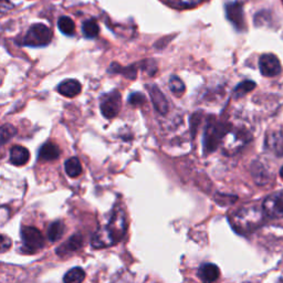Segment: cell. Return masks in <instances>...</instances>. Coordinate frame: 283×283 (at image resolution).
I'll list each match as a JSON object with an SVG mask.
<instances>
[{"instance_id":"obj_18","label":"cell","mask_w":283,"mask_h":283,"mask_svg":"<svg viewBox=\"0 0 283 283\" xmlns=\"http://www.w3.org/2000/svg\"><path fill=\"white\" fill-rule=\"evenodd\" d=\"M65 169L67 175L71 178L78 177V176H80L81 173H82V166H81V163L77 157L69 159L65 164Z\"/></svg>"},{"instance_id":"obj_14","label":"cell","mask_w":283,"mask_h":283,"mask_svg":"<svg viewBox=\"0 0 283 283\" xmlns=\"http://www.w3.org/2000/svg\"><path fill=\"white\" fill-rule=\"evenodd\" d=\"M198 276L203 283H213L219 279L220 270L213 263H205V265L200 266Z\"/></svg>"},{"instance_id":"obj_21","label":"cell","mask_w":283,"mask_h":283,"mask_svg":"<svg viewBox=\"0 0 283 283\" xmlns=\"http://www.w3.org/2000/svg\"><path fill=\"white\" fill-rule=\"evenodd\" d=\"M65 234V224L58 220V222H54L48 229V238L50 241H58L61 237Z\"/></svg>"},{"instance_id":"obj_17","label":"cell","mask_w":283,"mask_h":283,"mask_svg":"<svg viewBox=\"0 0 283 283\" xmlns=\"http://www.w3.org/2000/svg\"><path fill=\"white\" fill-rule=\"evenodd\" d=\"M60 156V148L54 143L48 142L43 144L39 150V159L42 161H54Z\"/></svg>"},{"instance_id":"obj_2","label":"cell","mask_w":283,"mask_h":283,"mask_svg":"<svg viewBox=\"0 0 283 283\" xmlns=\"http://www.w3.org/2000/svg\"><path fill=\"white\" fill-rule=\"evenodd\" d=\"M266 213L262 207L256 205L244 206L229 216V223L232 229L240 235L254 232L265 222Z\"/></svg>"},{"instance_id":"obj_28","label":"cell","mask_w":283,"mask_h":283,"mask_svg":"<svg viewBox=\"0 0 283 283\" xmlns=\"http://www.w3.org/2000/svg\"><path fill=\"white\" fill-rule=\"evenodd\" d=\"M11 247V240L6 235L2 236V253H6Z\"/></svg>"},{"instance_id":"obj_13","label":"cell","mask_w":283,"mask_h":283,"mask_svg":"<svg viewBox=\"0 0 283 283\" xmlns=\"http://www.w3.org/2000/svg\"><path fill=\"white\" fill-rule=\"evenodd\" d=\"M82 244H83L82 236L79 234L73 235L72 237L69 238L65 243H62L61 246L56 249V254L61 257L68 256V255L73 254L77 250H79L81 247H82Z\"/></svg>"},{"instance_id":"obj_15","label":"cell","mask_w":283,"mask_h":283,"mask_svg":"<svg viewBox=\"0 0 283 283\" xmlns=\"http://www.w3.org/2000/svg\"><path fill=\"white\" fill-rule=\"evenodd\" d=\"M81 89H82L81 83L75 79H67L62 81L58 86L59 93L67 98H74L79 96Z\"/></svg>"},{"instance_id":"obj_11","label":"cell","mask_w":283,"mask_h":283,"mask_svg":"<svg viewBox=\"0 0 283 283\" xmlns=\"http://www.w3.org/2000/svg\"><path fill=\"white\" fill-rule=\"evenodd\" d=\"M266 147L275 156L283 157V130L271 132L267 136Z\"/></svg>"},{"instance_id":"obj_7","label":"cell","mask_w":283,"mask_h":283,"mask_svg":"<svg viewBox=\"0 0 283 283\" xmlns=\"http://www.w3.org/2000/svg\"><path fill=\"white\" fill-rule=\"evenodd\" d=\"M100 109L104 117L109 119L115 117L121 109V94L118 91H112L104 94V97L101 100Z\"/></svg>"},{"instance_id":"obj_4","label":"cell","mask_w":283,"mask_h":283,"mask_svg":"<svg viewBox=\"0 0 283 283\" xmlns=\"http://www.w3.org/2000/svg\"><path fill=\"white\" fill-rule=\"evenodd\" d=\"M227 132L224 124L218 122L217 119H209L205 128L204 134V150L206 154L215 152L218 146L222 144L223 138Z\"/></svg>"},{"instance_id":"obj_9","label":"cell","mask_w":283,"mask_h":283,"mask_svg":"<svg viewBox=\"0 0 283 283\" xmlns=\"http://www.w3.org/2000/svg\"><path fill=\"white\" fill-rule=\"evenodd\" d=\"M259 68L261 74L267 78H273L281 73L280 61L272 53H266L260 56Z\"/></svg>"},{"instance_id":"obj_1","label":"cell","mask_w":283,"mask_h":283,"mask_svg":"<svg viewBox=\"0 0 283 283\" xmlns=\"http://www.w3.org/2000/svg\"><path fill=\"white\" fill-rule=\"evenodd\" d=\"M128 230V220L122 209H116L112 213L110 222L96 231L92 237L93 248L102 249L114 246L124 238Z\"/></svg>"},{"instance_id":"obj_27","label":"cell","mask_w":283,"mask_h":283,"mask_svg":"<svg viewBox=\"0 0 283 283\" xmlns=\"http://www.w3.org/2000/svg\"><path fill=\"white\" fill-rule=\"evenodd\" d=\"M129 102L133 105H140L145 102V97L138 92L132 93L129 98Z\"/></svg>"},{"instance_id":"obj_26","label":"cell","mask_w":283,"mask_h":283,"mask_svg":"<svg viewBox=\"0 0 283 283\" xmlns=\"http://www.w3.org/2000/svg\"><path fill=\"white\" fill-rule=\"evenodd\" d=\"M169 4H172L175 7L179 8H187V7H194L198 4H200L203 0H168Z\"/></svg>"},{"instance_id":"obj_29","label":"cell","mask_w":283,"mask_h":283,"mask_svg":"<svg viewBox=\"0 0 283 283\" xmlns=\"http://www.w3.org/2000/svg\"><path fill=\"white\" fill-rule=\"evenodd\" d=\"M280 176H281V178L283 179V166H282L281 169H280Z\"/></svg>"},{"instance_id":"obj_23","label":"cell","mask_w":283,"mask_h":283,"mask_svg":"<svg viewBox=\"0 0 283 283\" xmlns=\"http://www.w3.org/2000/svg\"><path fill=\"white\" fill-rule=\"evenodd\" d=\"M255 87H256V83L254 82V81L246 80V81H243V82L239 83L237 85V87L234 91V96H235L236 99L242 98V97L246 96V94H248L249 92L253 91Z\"/></svg>"},{"instance_id":"obj_12","label":"cell","mask_w":283,"mask_h":283,"mask_svg":"<svg viewBox=\"0 0 283 283\" xmlns=\"http://www.w3.org/2000/svg\"><path fill=\"white\" fill-rule=\"evenodd\" d=\"M147 90L149 91L150 99L156 111L161 113V114H166L168 111V102L163 92L154 84H150L147 86Z\"/></svg>"},{"instance_id":"obj_6","label":"cell","mask_w":283,"mask_h":283,"mask_svg":"<svg viewBox=\"0 0 283 283\" xmlns=\"http://www.w3.org/2000/svg\"><path fill=\"white\" fill-rule=\"evenodd\" d=\"M20 234L22 246L28 254L37 253L45 246V238L39 229L27 226V227H22Z\"/></svg>"},{"instance_id":"obj_22","label":"cell","mask_w":283,"mask_h":283,"mask_svg":"<svg viewBox=\"0 0 283 283\" xmlns=\"http://www.w3.org/2000/svg\"><path fill=\"white\" fill-rule=\"evenodd\" d=\"M58 28L66 36H73L75 34V23L70 17H60L58 20Z\"/></svg>"},{"instance_id":"obj_5","label":"cell","mask_w":283,"mask_h":283,"mask_svg":"<svg viewBox=\"0 0 283 283\" xmlns=\"http://www.w3.org/2000/svg\"><path fill=\"white\" fill-rule=\"evenodd\" d=\"M51 40L52 31L50 30V28L43 23H36L29 28L21 45L33 48H39L48 46Z\"/></svg>"},{"instance_id":"obj_8","label":"cell","mask_w":283,"mask_h":283,"mask_svg":"<svg viewBox=\"0 0 283 283\" xmlns=\"http://www.w3.org/2000/svg\"><path fill=\"white\" fill-rule=\"evenodd\" d=\"M263 211L269 218L283 217V191L268 196L262 204Z\"/></svg>"},{"instance_id":"obj_3","label":"cell","mask_w":283,"mask_h":283,"mask_svg":"<svg viewBox=\"0 0 283 283\" xmlns=\"http://www.w3.org/2000/svg\"><path fill=\"white\" fill-rule=\"evenodd\" d=\"M251 140L250 132L243 128L227 129V132L223 138L222 146L224 153L227 155H234L241 150L242 147Z\"/></svg>"},{"instance_id":"obj_10","label":"cell","mask_w":283,"mask_h":283,"mask_svg":"<svg viewBox=\"0 0 283 283\" xmlns=\"http://www.w3.org/2000/svg\"><path fill=\"white\" fill-rule=\"evenodd\" d=\"M226 14L228 20L234 24L238 30H242L244 27V18L242 5L238 2L229 3L226 6Z\"/></svg>"},{"instance_id":"obj_24","label":"cell","mask_w":283,"mask_h":283,"mask_svg":"<svg viewBox=\"0 0 283 283\" xmlns=\"http://www.w3.org/2000/svg\"><path fill=\"white\" fill-rule=\"evenodd\" d=\"M169 89H171V91L175 96L181 97L186 90V86L177 75H172L171 79H169Z\"/></svg>"},{"instance_id":"obj_25","label":"cell","mask_w":283,"mask_h":283,"mask_svg":"<svg viewBox=\"0 0 283 283\" xmlns=\"http://www.w3.org/2000/svg\"><path fill=\"white\" fill-rule=\"evenodd\" d=\"M17 133V130L12 127L10 124H5L2 128V143L5 144L6 142H8L11 140Z\"/></svg>"},{"instance_id":"obj_19","label":"cell","mask_w":283,"mask_h":283,"mask_svg":"<svg viewBox=\"0 0 283 283\" xmlns=\"http://www.w3.org/2000/svg\"><path fill=\"white\" fill-rule=\"evenodd\" d=\"M100 33V27L96 19H87L82 23V34L86 39H93L98 37Z\"/></svg>"},{"instance_id":"obj_20","label":"cell","mask_w":283,"mask_h":283,"mask_svg":"<svg viewBox=\"0 0 283 283\" xmlns=\"http://www.w3.org/2000/svg\"><path fill=\"white\" fill-rule=\"evenodd\" d=\"M85 279V272L82 268L75 267L66 273L64 282L65 283H82Z\"/></svg>"},{"instance_id":"obj_16","label":"cell","mask_w":283,"mask_h":283,"mask_svg":"<svg viewBox=\"0 0 283 283\" xmlns=\"http://www.w3.org/2000/svg\"><path fill=\"white\" fill-rule=\"evenodd\" d=\"M30 159L29 150L20 145L12 146L10 149V163L15 166H22L27 164Z\"/></svg>"}]
</instances>
